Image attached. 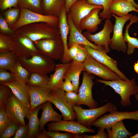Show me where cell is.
<instances>
[{
  "mask_svg": "<svg viewBox=\"0 0 138 138\" xmlns=\"http://www.w3.org/2000/svg\"><path fill=\"white\" fill-rule=\"evenodd\" d=\"M137 93H138V91H137Z\"/></svg>",
  "mask_w": 138,
  "mask_h": 138,
  "instance_id": "obj_57",
  "label": "cell"
},
{
  "mask_svg": "<svg viewBox=\"0 0 138 138\" xmlns=\"http://www.w3.org/2000/svg\"><path fill=\"white\" fill-rule=\"evenodd\" d=\"M28 132V124L21 125L19 126L13 138H27Z\"/></svg>",
  "mask_w": 138,
  "mask_h": 138,
  "instance_id": "obj_47",
  "label": "cell"
},
{
  "mask_svg": "<svg viewBox=\"0 0 138 138\" xmlns=\"http://www.w3.org/2000/svg\"><path fill=\"white\" fill-rule=\"evenodd\" d=\"M67 20L70 28L69 36L67 43L68 48L73 44L76 43L90 46L107 54L103 48L92 43L85 37L74 24L67 13Z\"/></svg>",
  "mask_w": 138,
  "mask_h": 138,
  "instance_id": "obj_18",
  "label": "cell"
},
{
  "mask_svg": "<svg viewBox=\"0 0 138 138\" xmlns=\"http://www.w3.org/2000/svg\"><path fill=\"white\" fill-rule=\"evenodd\" d=\"M0 33L12 36L15 33V31L9 26L2 15H0Z\"/></svg>",
  "mask_w": 138,
  "mask_h": 138,
  "instance_id": "obj_42",
  "label": "cell"
},
{
  "mask_svg": "<svg viewBox=\"0 0 138 138\" xmlns=\"http://www.w3.org/2000/svg\"><path fill=\"white\" fill-rule=\"evenodd\" d=\"M106 130L109 138H128V136L130 137L132 134L126 129L122 120L115 123Z\"/></svg>",
  "mask_w": 138,
  "mask_h": 138,
  "instance_id": "obj_30",
  "label": "cell"
},
{
  "mask_svg": "<svg viewBox=\"0 0 138 138\" xmlns=\"http://www.w3.org/2000/svg\"><path fill=\"white\" fill-rule=\"evenodd\" d=\"M13 45L12 36L0 33V52L12 51Z\"/></svg>",
  "mask_w": 138,
  "mask_h": 138,
  "instance_id": "obj_37",
  "label": "cell"
},
{
  "mask_svg": "<svg viewBox=\"0 0 138 138\" xmlns=\"http://www.w3.org/2000/svg\"><path fill=\"white\" fill-rule=\"evenodd\" d=\"M9 71L14 76L16 79L27 84L31 73L21 65L19 60Z\"/></svg>",
  "mask_w": 138,
  "mask_h": 138,
  "instance_id": "obj_32",
  "label": "cell"
},
{
  "mask_svg": "<svg viewBox=\"0 0 138 138\" xmlns=\"http://www.w3.org/2000/svg\"><path fill=\"white\" fill-rule=\"evenodd\" d=\"M113 26L109 19H107L102 29L94 34L87 31L83 34L88 40L93 42L95 45L103 48L107 54L110 52L109 45L111 42L110 35L113 31Z\"/></svg>",
  "mask_w": 138,
  "mask_h": 138,
  "instance_id": "obj_12",
  "label": "cell"
},
{
  "mask_svg": "<svg viewBox=\"0 0 138 138\" xmlns=\"http://www.w3.org/2000/svg\"><path fill=\"white\" fill-rule=\"evenodd\" d=\"M48 131L65 132L76 134H82L85 132L95 133V130L87 128L74 120H61L52 122L47 124Z\"/></svg>",
  "mask_w": 138,
  "mask_h": 138,
  "instance_id": "obj_14",
  "label": "cell"
},
{
  "mask_svg": "<svg viewBox=\"0 0 138 138\" xmlns=\"http://www.w3.org/2000/svg\"><path fill=\"white\" fill-rule=\"evenodd\" d=\"M78 0H65V8L67 13L70 7Z\"/></svg>",
  "mask_w": 138,
  "mask_h": 138,
  "instance_id": "obj_51",
  "label": "cell"
},
{
  "mask_svg": "<svg viewBox=\"0 0 138 138\" xmlns=\"http://www.w3.org/2000/svg\"><path fill=\"white\" fill-rule=\"evenodd\" d=\"M19 59L21 65L30 73L46 75L54 69L56 65L52 59L39 53L30 58L19 57Z\"/></svg>",
  "mask_w": 138,
  "mask_h": 138,
  "instance_id": "obj_4",
  "label": "cell"
},
{
  "mask_svg": "<svg viewBox=\"0 0 138 138\" xmlns=\"http://www.w3.org/2000/svg\"><path fill=\"white\" fill-rule=\"evenodd\" d=\"M19 0H0V9L2 11L12 8H18Z\"/></svg>",
  "mask_w": 138,
  "mask_h": 138,
  "instance_id": "obj_45",
  "label": "cell"
},
{
  "mask_svg": "<svg viewBox=\"0 0 138 138\" xmlns=\"http://www.w3.org/2000/svg\"><path fill=\"white\" fill-rule=\"evenodd\" d=\"M94 76L87 71L83 74L82 82L79 88L78 94L82 105L87 106L90 109L97 107L98 103L93 98L92 88L94 83Z\"/></svg>",
  "mask_w": 138,
  "mask_h": 138,
  "instance_id": "obj_15",
  "label": "cell"
},
{
  "mask_svg": "<svg viewBox=\"0 0 138 138\" xmlns=\"http://www.w3.org/2000/svg\"><path fill=\"white\" fill-rule=\"evenodd\" d=\"M76 116L77 121L86 127L90 128L93 123L98 118L107 112L117 111L116 107L109 102L101 107L85 109L79 106H72Z\"/></svg>",
  "mask_w": 138,
  "mask_h": 138,
  "instance_id": "obj_3",
  "label": "cell"
},
{
  "mask_svg": "<svg viewBox=\"0 0 138 138\" xmlns=\"http://www.w3.org/2000/svg\"><path fill=\"white\" fill-rule=\"evenodd\" d=\"M130 138H138V133L136 134L133 136H132L130 137Z\"/></svg>",
  "mask_w": 138,
  "mask_h": 138,
  "instance_id": "obj_55",
  "label": "cell"
},
{
  "mask_svg": "<svg viewBox=\"0 0 138 138\" xmlns=\"http://www.w3.org/2000/svg\"><path fill=\"white\" fill-rule=\"evenodd\" d=\"M65 5V0H42L43 14L46 15L59 17Z\"/></svg>",
  "mask_w": 138,
  "mask_h": 138,
  "instance_id": "obj_26",
  "label": "cell"
},
{
  "mask_svg": "<svg viewBox=\"0 0 138 138\" xmlns=\"http://www.w3.org/2000/svg\"><path fill=\"white\" fill-rule=\"evenodd\" d=\"M42 0H19L18 7L27 9L35 13L43 14Z\"/></svg>",
  "mask_w": 138,
  "mask_h": 138,
  "instance_id": "obj_33",
  "label": "cell"
},
{
  "mask_svg": "<svg viewBox=\"0 0 138 138\" xmlns=\"http://www.w3.org/2000/svg\"><path fill=\"white\" fill-rule=\"evenodd\" d=\"M130 21L129 24L125 27V32L123 33L124 40L127 43L126 52L128 55L132 54L135 48L138 49V39L136 38L131 37L129 33L130 27L134 23L137 22L138 17L135 15H133Z\"/></svg>",
  "mask_w": 138,
  "mask_h": 138,
  "instance_id": "obj_29",
  "label": "cell"
},
{
  "mask_svg": "<svg viewBox=\"0 0 138 138\" xmlns=\"http://www.w3.org/2000/svg\"><path fill=\"white\" fill-rule=\"evenodd\" d=\"M102 9L96 8L93 9L90 12L80 21L79 27L81 30H85L92 33L96 32L98 29V26L101 24L102 20L100 19L99 13Z\"/></svg>",
  "mask_w": 138,
  "mask_h": 138,
  "instance_id": "obj_21",
  "label": "cell"
},
{
  "mask_svg": "<svg viewBox=\"0 0 138 138\" xmlns=\"http://www.w3.org/2000/svg\"><path fill=\"white\" fill-rule=\"evenodd\" d=\"M19 58L12 51L0 52V68L9 70L19 60Z\"/></svg>",
  "mask_w": 138,
  "mask_h": 138,
  "instance_id": "obj_31",
  "label": "cell"
},
{
  "mask_svg": "<svg viewBox=\"0 0 138 138\" xmlns=\"http://www.w3.org/2000/svg\"><path fill=\"white\" fill-rule=\"evenodd\" d=\"M114 0H85L88 4L94 5L101 6L103 7L102 11L100 12L99 16L102 19H110L111 14L109 12L110 6Z\"/></svg>",
  "mask_w": 138,
  "mask_h": 138,
  "instance_id": "obj_34",
  "label": "cell"
},
{
  "mask_svg": "<svg viewBox=\"0 0 138 138\" xmlns=\"http://www.w3.org/2000/svg\"><path fill=\"white\" fill-rule=\"evenodd\" d=\"M20 9L19 18L12 28L15 31L25 25L38 22L47 23L58 28V17L38 14L27 9L22 8Z\"/></svg>",
  "mask_w": 138,
  "mask_h": 138,
  "instance_id": "obj_6",
  "label": "cell"
},
{
  "mask_svg": "<svg viewBox=\"0 0 138 138\" xmlns=\"http://www.w3.org/2000/svg\"><path fill=\"white\" fill-rule=\"evenodd\" d=\"M2 84L9 86L14 95L29 111L31 108L28 86L16 79Z\"/></svg>",
  "mask_w": 138,
  "mask_h": 138,
  "instance_id": "obj_19",
  "label": "cell"
},
{
  "mask_svg": "<svg viewBox=\"0 0 138 138\" xmlns=\"http://www.w3.org/2000/svg\"><path fill=\"white\" fill-rule=\"evenodd\" d=\"M129 2L136 8L138 9V4L136 3L134 0H126Z\"/></svg>",
  "mask_w": 138,
  "mask_h": 138,
  "instance_id": "obj_53",
  "label": "cell"
},
{
  "mask_svg": "<svg viewBox=\"0 0 138 138\" xmlns=\"http://www.w3.org/2000/svg\"><path fill=\"white\" fill-rule=\"evenodd\" d=\"M97 82L104 84L112 88L120 96L121 105L123 107L130 105L131 96L137 92L138 87L135 78L126 81L121 79L112 80H105L97 79Z\"/></svg>",
  "mask_w": 138,
  "mask_h": 138,
  "instance_id": "obj_2",
  "label": "cell"
},
{
  "mask_svg": "<svg viewBox=\"0 0 138 138\" xmlns=\"http://www.w3.org/2000/svg\"><path fill=\"white\" fill-rule=\"evenodd\" d=\"M100 8L103 9L101 6L90 5L85 0H78L70 7L67 13L69 15L72 22L77 29L81 33L79 27L80 21L94 9Z\"/></svg>",
  "mask_w": 138,
  "mask_h": 138,
  "instance_id": "obj_16",
  "label": "cell"
},
{
  "mask_svg": "<svg viewBox=\"0 0 138 138\" xmlns=\"http://www.w3.org/2000/svg\"><path fill=\"white\" fill-rule=\"evenodd\" d=\"M11 121L3 106H0V134L8 126Z\"/></svg>",
  "mask_w": 138,
  "mask_h": 138,
  "instance_id": "obj_39",
  "label": "cell"
},
{
  "mask_svg": "<svg viewBox=\"0 0 138 138\" xmlns=\"http://www.w3.org/2000/svg\"><path fill=\"white\" fill-rule=\"evenodd\" d=\"M64 79L65 81L62 82L60 88L65 92L74 91V87L70 79L68 78Z\"/></svg>",
  "mask_w": 138,
  "mask_h": 138,
  "instance_id": "obj_48",
  "label": "cell"
},
{
  "mask_svg": "<svg viewBox=\"0 0 138 138\" xmlns=\"http://www.w3.org/2000/svg\"><path fill=\"white\" fill-rule=\"evenodd\" d=\"M65 96L68 103L72 106L82 105L78 94L74 91L65 92Z\"/></svg>",
  "mask_w": 138,
  "mask_h": 138,
  "instance_id": "obj_41",
  "label": "cell"
},
{
  "mask_svg": "<svg viewBox=\"0 0 138 138\" xmlns=\"http://www.w3.org/2000/svg\"><path fill=\"white\" fill-rule=\"evenodd\" d=\"M88 54L87 51L83 45L79 44L78 52L73 60L83 62L86 59Z\"/></svg>",
  "mask_w": 138,
  "mask_h": 138,
  "instance_id": "obj_46",
  "label": "cell"
},
{
  "mask_svg": "<svg viewBox=\"0 0 138 138\" xmlns=\"http://www.w3.org/2000/svg\"><path fill=\"white\" fill-rule=\"evenodd\" d=\"M33 42L38 53L52 59H59L62 50H64L63 43L60 35L53 38L41 39Z\"/></svg>",
  "mask_w": 138,
  "mask_h": 138,
  "instance_id": "obj_8",
  "label": "cell"
},
{
  "mask_svg": "<svg viewBox=\"0 0 138 138\" xmlns=\"http://www.w3.org/2000/svg\"><path fill=\"white\" fill-rule=\"evenodd\" d=\"M11 121L19 126L26 124L25 118L29 111L13 93H10L3 105Z\"/></svg>",
  "mask_w": 138,
  "mask_h": 138,
  "instance_id": "obj_5",
  "label": "cell"
},
{
  "mask_svg": "<svg viewBox=\"0 0 138 138\" xmlns=\"http://www.w3.org/2000/svg\"><path fill=\"white\" fill-rule=\"evenodd\" d=\"M65 92L60 88L51 90L48 101L53 103L61 112L63 120H65L76 119V113L72 106L67 102Z\"/></svg>",
  "mask_w": 138,
  "mask_h": 138,
  "instance_id": "obj_9",
  "label": "cell"
},
{
  "mask_svg": "<svg viewBox=\"0 0 138 138\" xmlns=\"http://www.w3.org/2000/svg\"><path fill=\"white\" fill-rule=\"evenodd\" d=\"M85 71L83 62L73 60L69 64L65 72L64 78H68L71 80L74 88V91L78 93L79 77L81 72Z\"/></svg>",
  "mask_w": 138,
  "mask_h": 138,
  "instance_id": "obj_23",
  "label": "cell"
},
{
  "mask_svg": "<svg viewBox=\"0 0 138 138\" xmlns=\"http://www.w3.org/2000/svg\"><path fill=\"white\" fill-rule=\"evenodd\" d=\"M41 107L42 104L33 110H29L26 115V117L29 120L27 138H37L39 133V119L38 116V112Z\"/></svg>",
  "mask_w": 138,
  "mask_h": 138,
  "instance_id": "obj_27",
  "label": "cell"
},
{
  "mask_svg": "<svg viewBox=\"0 0 138 138\" xmlns=\"http://www.w3.org/2000/svg\"><path fill=\"white\" fill-rule=\"evenodd\" d=\"M15 33L26 37L33 42L53 38L60 35L58 28L45 22H35L25 25L15 31Z\"/></svg>",
  "mask_w": 138,
  "mask_h": 138,
  "instance_id": "obj_1",
  "label": "cell"
},
{
  "mask_svg": "<svg viewBox=\"0 0 138 138\" xmlns=\"http://www.w3.org/2000/svg\"><path fill=\"white\" fill-rule=\"evenodd\" d=\"M19 126L16 123L11 121L8 126L0 134V138H10L15 135Z\"/></svg>",
  "mask_w": 138,
  "mask_h": 138,
  "instance_id": "obj_40",
  "label": "cell"
},
{
  "mask_svg": "<svg viewBox=\"0 0 138 138\" xmlns=\"http://www.w3.org/2000/svg\"><path fill=\"white\" fill-rule=\"evenodd\" d=\"M46 130L40 131L37 137V138H50L47 135Z\"/></svg>",
  "mask_w": 138,
  "mask_h": 138,
  "instance_id": "obj_52",
  "label": "cell"
},
{
  "mask_svg": "<svg viewBox=\"0 0 138 138\" xmlns=\"http://www.w3.org/2000/svg\"><path fill=\"white\" fill-rule=\"evenodd\" d=\"M12 51L19 57L29 59L38 52L33 42L28 37L15 33L12 36Z\"/></svg>",
  "mask_w": 138,
  "mask_h": 138,
  "instance_id": "obj_13",
  "label": "cell"
},
{
  "mask_svg": "<svg viewBox=\"0 0 138 138\" xmlns=\"http://www.w3.org/2000/svg\"><path fill=\"white\" fill-rule=\"evenodd\" d=\"M15 77L10 72L5 69L0 68V84L10 82L15 79Z\"/></svg>",
  "mask_w": 138,
  "mask_h": 138,
  "instance_id": "obj_44",
  "label": "cell"
},
{
  "mask_svg": "<svg viewBox=\"0 0 138 138\" xmlns=\"http://www.w3.org/2000/svg\"><path fill=\"white\" fill-rule=\"evenodd\" d=\"M69 64L59 63L56 65L54 73L50 76L48 84L51 90L60 88L64 79V76Z\"/></svg>",
  "mask_w": 138,
  "mask_h": 138,
  "instance_id": "obj_28",
  "label": "cell"
},
{
  "mask_svg": "<svg viewBox=\"0 0 138 138\" xmlns=\"http://www.w3.org/2000/svg\"><path fill=\"white\" fill-rule=\"evenodd\" d=\"M98 133L94 135H88L85 134H82L83 138H109L108 133L105 131L104 129L99 128Z\"/></svg>",
  "mask_w": 138,
  "mask_h": 138,
  "instance_id": "obj_49",
  "label": "cell"
},
{
  "mask_svg": "<svg viewBox=\"0 0 138 138\" xmlns=\"http://www.w3.org/2000/svg\"><path fill=\"white\" fill-rule=\"evenodd\" d=\"M67 13L65 7L61 10L59 17V24L58 28L63 43L64 56L65 59H68L67 37L70 32V28L67 20Z\"/></svg>",
  "mask_w": 138,
  "mask_h": 138,
  "instance_id": "obj_25",
  "label": "cell"
},
{
  "mask_svg": "<svg viewBox=\"0 0 138 138\" xmlns=\"http://www.w3.org/2000/svg\"><path fill=\"white\" fill-rule=\"evenodd\" d=\"M85 71L97 75L105 80L121 79L114 72L95 60L89 53L83 62Z\"/></svg>",
  "mask_w": 138,
  "mask_h": 138,
  "instance_id": "obj_10",
  "label": "cell"
},
{
  "mask_svg": "<svg viewBox=\"0 0 138 138\" xmlns=\"http://www.w3.org/2000/svg\"><path fill=\"white\" fill-rule=\"evenodd\" d=\"M133 67L135 71L138 74V61L134 63Z\"/></svg>",
  "mask_w": 138,
  "mask_h": 138,
  "instance_id": "obj_54",
  "label": "cell"
},
{
  "mask_svg": "<svg viewBox=\"0 0 138 138\" xmlns=\"http://www.w3.org/2000/svg\"><path fill=\"white\" fill-rule=\"evenodd\" d=\"M125 119L138 121V110L134 111H119L117 110L110 112L97 119L92 125L104 129L110 128L118 122Z\"/></svg>",
  "mask_w": 138,
  "mask_h": 138,
  "instance_id": "obj_11",
  "label": "cell"
},
{
  "mask_svg": "<svg viewBox=\"0 0 138 138\" xmlns=\"http://www.w3.org/2000/svg\"><path fill=\"white\" fill-rule=\"evenodd\" d=\"M134 11L138 13V9L126 0H114L110 5L109 12L111 14L123 17L128 16L129 13Z\"/></svg>",
  "mask_w": 138,
  "mask_h": 138,
  "instance_id": "obj_24",
  "label": "cell"
},
{
  "mask_svg": "<svg viewBox=\"0 0 138 138\" xmlns=\"http://www.w3.org/2000/svg\"><path fill=\"white\" fill-rule=\"evenodd\" d=\"M12 91L8 86L3 84L0 85V106L3 105Z\"/></svg>",
  "mask_w": 138,
  "mask_h": 138,
  "instance_id": "obj_43",
  "label": "cell"
},
{
  "mask_svg": "<svg viewBox=\"0 0 138 138\" xmlns=\"http://www.w3.org/2000/svg\"><path fill=\"white\" fill-rule=\"evenodd\" d=\"M79 44H73L69 48L68 51V59L74 60L76 56L78 51Z\"/></svg>",
  "mask_w": 138,
  "mask_h": 138,
  "instance_id": "obj_50",
  "label": "cell"
},
{
  "mask_svg": "<svg viewBox=\"0 0 138 138\" xmlns=\"http://www.w3.org/2000/svg\"><path fill=\"white\" fill-rule=\"evenodd\" d=\"M83 45L90 55L96 60L114 72L121 79L126 81L130 80L119 69L117 62L108 56L107 54L90 46Z\"/></svg>",
  "mask_w": 138,
  "mask_h": 138,
  "instance_id": "obj_17",
  "label": "cell"
},
{
  "mask_svg": "<svg viewBox=\"0 0 138 138\" xmlns=\"http://www.w3.org/2000/svg\"><path fill=\"white\" fill-rule=\"evenodd\" d=\"M28 88L31 101L30 110H33L48 101L49 94L51 90L48 85L44 87L28 86Z\"/></svg>",
  "mask_w": 138,
  "mask_h": 138,
  "instance_id": "obj_20",
  "label": "cell"
},
{
  "mask_svg": "<svg viewBox=\"0 0 138 138\" xmlns=\"http://www.w3.org/2000/svg\"><path fill=\"white\" fill-rule=\"evenodd\" d=\"M133 16L132 14H130L128 16L120 17L115 14H111V16L115 19L113 35L109 45V48L111 49L123 53L126 52L127 47L123 34V28L126 22L130 20Z\"/></svg>",
  "mask_w": 138,
  "mask_h": 138,
  "instance_id": "obj_7",
  "label": "cell"
},
{
  "mask_svg": "<svg viewBox=\"0 0 138 138\" xmlns=\"http://www.w3.org/2000/svg\"><path fill=\"white\" fill-rule=\"evenodd\" d=\"M135 97L136 98V100L138 101V94L137 93L135 94Z\"/></svg>",
  "mask_w": 138,
  "mask_h": 138,
  "instance_id": "obj_56",
  "label": "cell"
},
{
  "mask_svg": "<svg viewBox=\"0 0 138 138\" xmlns=\"http://www.w3.org/2000/svg\"><path fill=\"white\" fill-rule=\"evenodd\" d=\"M46 133L51 138H82V134H76L66 132L62 133L58 131H46Z\"/></svg>",
  "mask_w": 138,
  "mask_h": 138,
  "instance_id": "obj_38",
  "label": "cell"
},
{
  "mask_svg": "<svg viewBox=\"0 0 138 138\" xmlns=\"http://www.w3.org/2000/svg\"><path fill=\"white\" fill-rule=\"evenodd\" d=\"M50 78L46 75H42L36 73H31L27 83L28 86L45 87L48 85Z\"/></svg>",
  "mask_w": 138,
  "mask_h": 138,
  "instance_id": "obj_35",
  "label": "cell"
},
{
  "mask_svg": "<svg viewBox=\"0 0 138 138\" xmlns=\"http://www.w3.org/2000/svg\"><path fill=\"white\" fill-rule=\"evenodd\" d=\"M42 112L39 119V132L46 130L44 126L50 121L57 122L62 120V115L56 112L53 109L51 102L48 101L42 104Z\"/></svg>",
  "mask_w": 138,
  "mask_h": 138,
  "instance_id": "obj_22",
  "label": "cell"
},
{
  "mask_svg": "<svg viewBox=\"0 0 138 138\" xmlns=\"http://www.w3.org/2000/svg\"><path fill=\"white\" fill-rule=\"evenodd\" d=\"M4 17L9 26L11 28L18 20L20 15L19 8H12L4 11Z\"/></svg>",
  "mask_w": 138,
  "mask_h": 138,
  "instance_id": "obj_36",
  "label": "cell"
}]
</instances>
